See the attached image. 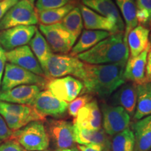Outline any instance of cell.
<instances>
[{
    "mask_svg": "<svg viewBox=\"0 0 151 151\" xmlns=\"http://www.w3.org/2000/svg\"><path fill=\"white\" fill-rule=\"evenodd\" d=\"M127 62L106 65L85 63L84 75L81 79L88 92L100 98H107L126 83L124 76Z\"/></svg>",
    "mask_w": 151,
    "mask_h": 151,
    "instance_id": "1",
    "label": "cell"
},
{
    "mask_svg": "<svg viewBox=\"0 0 151 151\" xmlns=\"http://www.w3.org/2000/svg\"><path fill=\"white\" fill-rule=\"evenodd\" d=\"M76 57L89 65H106L127 62L129 52L127 43L124 41V32H117Z\"/></svg>",
    "mask_w": 151,
    "mask_h": 151,
    "instance_id": "2",
    "label": "cell"
},
{
    "mask_svg": "<svg viewBox=\"0 0 151 151\" xmlns=\"http://www.w3.org/2000/svg\"><path fill=\"white\" fill-rule=\"evenodd\" d=\"M11 139H14L25 150L43 151L50 143L48 132L42 121H32L21 129L13 132Z\"/></svg>",
    "mask_w": 151,
    "mask_h": 151,
    "instance_id": "3",
    "label": "cell"
},
{
    "mask_svg": "<svg viewBox=\"0 0 151 151\" xmlns=\"http://www.w3.org/2000/svg\"><path fill=\"white\" fill-rule=\"evenodd\" d=\"M85 63L76 57L62 54H52L47 62L45 76L58 78L72 76L81 80L84 75Z\"/></svg>",
    "mask_w": 151,
    "mask_h": 151,
    "instance_id": "4",
    "label": "cell"
},
{
    "mask_svg": "<svg viewBox=\"0 0 151 151\" xmlns=\"http://www.w3.org/2000/svg\"><path fill=\"white\" fill-rule=\"evenodd\" d=\"M48 78L37 75L11 63L6 64L0 91H6L22 85H37L42 89L46 86Z\"/></svg>",
    "mask_w": 151,
    "mask_h": 151,
    "instance_id": "5",
    "label": "cell"
},
{
    "mask_svg": "<svg viewBox=\"0 0 151 151\" xmlns=\"http://www.w3.org/2000/svg\"><path fill=\"white\" fill-rule=\"evenodd\" d=\"M39 22L37 11L29 0H19L0 20V30L16 26L35 25Z\"/></svg>",
    "mask_w": 151,
    "mask_h": 151,
    "instance_id": "6",
    "label": "cell"
},
{
    "mask_svg": "<svg viewBox=\"0 0 151 151\" xmlns=\"http://www.w3.org/2000/svg\"><path fill=\"white\" fill-rule=\"evenodd\" d=\"M39 31L48 43L52 52L62 55L69 53L76 41L61 22L50 25L39 24Z\"/></svg>",
    "mask_w": 151,
    "mask_h": 151,
    "instance_id": "7",
    "label": "cell"
},
{
    "mask_svg": "<svg viewBox=\"0 0 151 151\" xmlns=\"http://www.w3.org/2000/svg\"><path fill=\"white\" fill-rule=\"evenodd\" d=\"M46 88L55 97L65 102H71L84 88L79 79L72 76L48 78Z\"/></svg>",
    "mask_w": 151,
    "mask_h": 151,
    "instance_id": "8",
    "label": "cell"
},
{
    "mask_svg": "<svg viewBox=\"0 0 151 151\" xmlns=\"http://www.w3.org/2000/svg\"><path fill=\"white\" fill-rule=\"evenodd\" d=\"M101 109L103 129L108 135L114 136L129 127L131 117L122 107L102 104Z\"/></svg>",
    "mask_w": 151,
    "mask_h": 151,
    "instance_id": "9",
    "label": "cell"
},
{
    "mask_svg": "<svg viewBox=\"0 0 151 151\" xmlns=\"http://www.w3.org/2000/svg\"><path fill=\"white\" fill-rule=\"evenodd\" d=\"M48 134L58 149H71L76 143L73 124L63 120L48 122Z\"/></svg>",
    "mask_w": 151,
    "mask_h": 151,
    "instance_id": "10",
    "label": "cell"
},
{
    "mask_svg": "<svg viewBox=\"0 0 151 151\" xmlns=\"http://www.w3.org/2000/svg\"><path fill=\"white\" fill-rule=\"evenodd\" d=\"M37 27L35 25L16 26L0 32V46L6 51L29 43Z\"/></svg>",
    "mask_w": 151,
    "mask_h": 151,
    "instance_id": "11",
    "label": "cell"
},
{
    "mask_svg": "<svg viewBox=\"0 0 151 151\" xmlns=\"http://www.w3.org/2000/svg\"><path fill=\"white\" fill-rule=\"evenodd\" d=\"M40 116L60 117L67 110L68 103L58 99L49 90L39 92L31 105Z\"/></svg>",
    "mask_w": 151,
    "mask_h": 151,
    "instance_id": "12",
    "label": "cell"
},
{
    "mask_svg": "<svg viewBox=\"0 0 151 151\" xmlns=\"http://www.w3.org/2000/svg\"><path fill=\"white\" fill-rule=\"evenodd\" d=\"M6 57L9 63L19 66L37 75L46 77L39 61L30 47L27 45L6 51Z\"/></svg>",
    "mask_w": 151,
    "mask_h": 151,
    "instance_id": "13",
    "label": "cell"
},
{
    "mask_svg": "<svg viewBox=\"0 0 151 151\" xmlns=\"http://www.w3.org/2000/svg\"><path fill=\"white\" fill-rule=\"evenodd\" d=\"M41 90L37 85H22L6 91H0V101L31 106Z\"/></svg>",
    "mask_w": 151,
    "mask_h": 151,
    "instance_id": "14",
    "label": "cell"
},
{
    "mask_svg": "<svg viewBox=\"0 0 151 151\" xmlns=\"http://www.w3.org/2000/svg\"><path fill=\"white\" fill-rule=\"evenodd\" d=\"M77 127L89 130L101 129V113L95 100H92L78 111L73 121Z\"/></svg>",
    "mask_w": 151,
    "mask_h": 151,
    "instance_id": "15",
    "label": "cell"
},
{
    "mask_svg": "<svg viewBox=\"0 0 151 151\" xmlns=\"http://www.w3.org/2000/svg\"><path fill=\"white\" fill-rule=\"evenodd\" d=\"M150 48L151 47L148 48L136 57H129L126 62L124 72V76L126 81H128L136 85L147 82V55Z\"/></svg>",
    "mask_w": 151,
    "mask_h": 151,
    "instance_id": "16",
    "label": "cell"
},
{
    "mask_svg": "<svg viewBox=\"0 0 151 151\" xmlns=\"http://www.w3.org/2000/svg\"><path fill=\"white\" fill-rule=\"evenodd\" d=\"M83 4L96 13L110 19L116 24L120 32H124V22L113 0H81Z\"/></svg>",
    "mask_w": 151,
    "mask_h": 151,
    "instance_id": "17",
    "label": "cell"
},
{
    "mask_svg": "<svg viewBox=\"0 0 151 151\" xmlns=\"http://www.w3.org/2000/svg\"><path fill=\"white\" fill-rule=\"evenodd\" d=\"M137 85L128 82L121 86L111 97L113 106H121L127 111L130 117H134L137 107Z\"/></svg>",
    "mask_w": 151,
    "mask_h": 151,
    "instance_id": "18",
    "label": "cell"
},
{
    "mask_svg": "<svg viewBox=\"0 0 151 151\" xmlns=\"http://www.w3.org/2000/svg\"><path fill=\"white\" fill-rule=\"evenodd\" d=\"M83 27L88 30H101L115 34L120 32L116 24L110 19L96 13L83 4L80 5Z\"/></svg>",
    "mask_w": 151,
    "mask_h": 151,
    "instance_id": "19",
    "label": "cell"
},
{
    "mask_svg": "<svg viewBox=\"0 0 151 151\" xmlns=\"http://www.w3.org/2000/svg\"><path fill=\"white\" fill-rule=\"evenodd\" d=\"M150 29L141 24H138L129 32L127 37L129 57H136L146 49L151 47L149 42Z\"/></svg>",
    "mask_w": 151,
    "mask_h": 151,
    "instance_id": "20",
    "label": "cell"
},
{
    "mask_svg": "<svg viewBox=\"0 0 151 151\" xmlns=\"http://www.w3.org/2000/svg\"><path fill=\"white\" fill-rule=\"evenodd\" d=\"M134 136V151H149L151 149V116L139 120L132 126Z\"/></svg>",
    "mask_w": 151,
    "mask_h": 151,
    "instance_id": "21",
    "label": "cell"
},
{
    "mask_svg": "<svg viewBox=\"0 0 151 151\" xmlns=\"http://www.w3.org/2000/svg\"><path fill=\"white\" fill-rule=\"evenodd\" d=\"M112 35L111 32L101 30L85 29L81 32L78 42L73 46L70 55L76 57L78 55L90 50L103 39Z\"/></svg>",
    "mask_w": 151,
    "mask_h": 151,
    "instance_id": "22",
    "label": "cell"
},
{
    "mask_svg": "<svg viewBox=\"0 0 151 151\" xmlns=\"http://www.w3.org/2000/svg\"><path fill=\"white\" fill-rule=\"evenodd\" d=\"M73 126L76 142L79 145L97 144L102 146L104 148H111V141L104 129L89 130L77 127L74 124Z\"/></svg>",
    "mask_w": 151,
    "mask_h": 151,
    "instance_id": "23",
    "label": "cell"
},
{
    "mask_svg": "<svg viewBox=\"0 0 151 151\" xmlns=\"http://www.w3.org/2000/svg\"><path fill=\"white\" fill-rule=\"evenodd\" d=\"M137 101L134 120H141L151 116V83L146 82L137 85Z\"/></svg>",
    "mask_w": 151,
    "mask_h": 151,
    "instance_id": "24",
    "label": "cell"
},
{
    "mask_svg": "<svg viewBox=\"0 0 151 151\" xmlns=\"http://www.w3.org/2000/svg\"><path fill=\"white\" fill-rule=\"evenodd\" d=\"M29 44L32 51L39 61L44 73L47 62L53 53L46 39L38 29L32 39L29 41Z\"/></svg>",
    "mask_w": 151,
    "mask_h": 151,
    "instance_id": "25",
    "label": "cell"
},
{
    "mask_svg": "<svg viewBox=\"0 0 151 151\" xmlns=\"http://www.w3.org/2000/svg\"><path fill=\"white\" fill-rule=\"evenodd\" d=\"M118 6L120 14H122L123 20H124V39L127 43L128 34L132 29L139 24L137 19V5L135 0H115Z\"/></svg>",
    "mask_w": 151,
    "mask_h": 151,
    "instance_id": "26",
    "label": "cell"
},
{
    "mask_svg": "<svg viewBox=\"0 0 151 151\" xmlns=\"http://www.w3.org/2000/svg\"><path fill=\"white\" fill-rule=\"evenodd\" d=\"M0 111H4L13 116L31 119L32 121H44L46 118L38 113L32 106L17 104L0 101Z\"/></svg>",
    "mask_w": 151,
    "mask_h": 151,
    "instance_id": "27",
    "label": "cell"
},
{
    "mask_svg": "<svg viewBox=\"0 0 151 151\" xmlns=\"http://www.w3.org/2000/svg\"><path fill=\"white\" fill-rule=\"evenodd\" d=\"M75 7V3L69 4L58 9L44 11H36L40 24L50 25L60 22L63 18Z\"/></svg>",
    "mask_w": 151,
    "mask_h": 151,
    "instance_id": "28",
    "label": "cell"
},
{
    "mask_svg": "<svg viewBox=\"0 0 151 151\" xmlns=\"http://www.w3.org/2000/svg\"><path fill=\"white\" fill-rule=\"evenodd\" d=\"M60 22L76 41L83 27V22L80 8L74 7Z\"/></svg>",
    "mask_w": 151,
    "mask_h": 151,
    "instance_id": "29",
    "label": "cell"
},
{
    "mask_svg": "<svg viewBox=\"0 0 151 151\" xmlns=\"http://www.w3.org/2000/svg\"><path fill=\"white\" fill-rule=\"evenodd\" d=\"M112 151H134V136L129 128L113 136L111 141Z\"/></svg>",
    "mask_w": 151,
    "mask_h": 151,
    "instance_id": "30",
    "label": "cell"
},
{
    "mask_svg": "<svg viewBox=\"0 0 151 151\" xmlns=\"http://www.w3.org/2000/svg\"><path fill=\"white\" fill-rule=\"evenodd\" d=\"M0 115L2 116L9 128L12 132L21 129L30 122H32V120L29 118L13 116L4 111H0Z\"/></svg>",
    "mask_w": 151,
    "mask_h": 151,
    "instance_id": "31",
    "label": "cell"
},
{
    "mask_svg": "<svg viewBox=\"0 0 151 151\" xmlns=\"http://www.w3.org/2000/svg\"><path fill=\"white\" fill-rule=\"evenodd\" d=\"M92 99V97L89 94L80 96V97H76L75 99H73L72 101L68 104L67 110L69 116L75 118L77 116V114L80 109H82L90 101H91Z\"/></svg>",
    "mask_w": 151,
    "mask_h": 151,
    "instance_id": "32",
    "label": "cell"
},
{
    "mask_svg": "<svg viewBox=\"0 0 151 151\" xmlns=\"http://www.w3.org/2000/svg\"><path fill=\"white\" fill-rule=\"evenodd\" d=\"M75 1L76 0H37L36 2V11L60 8L69 4L75 3Z\"/></svg>",
    "mask_w": 151,
    "mask_h": 151,
    "instance_id": "33",
    "label": "cell"
},
{
    "mask_svg": "<svg viewBox=\"0 0 151 151\" xmlns=\"http://www.w3.org/2000/svg\"><path fill=\"white\" fill-rule=\"evenodd\" d=\"M0 151H26L14 139H9L0 144Z\"/></svg>",
    "mask_w": 151,
    "mask_h": 151,
    "instance_id": "34",
    "label": "cell"
},
{
    "mask_svg": "<svg viewBox=\"0 0 151 151\" xmlns=\"http://www.w3.org/2000/svg\"><path fill=\"white\" fill-rule=\"evenodd\" d=\"M13 132L9 129L2 116L0 115V144L11 138Z\"/></svg>",
    "mask_w": 151,
    "mask_h": 151,
    "instance_id": "35",
    "label": "cell"
},
{
    "mask_svg": "<svg viewBox=\"0 0 151 151\" xmlns=\"http://www.w3.org/2000/svg\"><path fill=\"white\" fill-rule=\"evenodd\" d=\"M19 0H1L0 1V20Z\"/></svg>",
    "mask_w": 151,
    "mask_h": 151,
    "instance_id": "36",
    "label": "cell"
},
{
    "mask_svg": "<svg viewBox=\"0 0 151 151\" xmlns=\"http://www.w3.org/2000/svg\"><path fill=\"white\" fill-rule=\"evenodd\" d=\"M137 9L146 11L149 15L151 22V0H135Z\"/></svg>",
    "mask_w": 151,
    "mask_h": 151,
    "instance_id": "37",
    "label": "cell"
},
{
    "mask_svg": "<svg viewBox=\"0 0 151 151\" xmlns=\"http://www.w3.org/2000/svg\"><path fill=\"white\" fill-rule=\"evenodd\" d=\"M6 61V50L0 46V90H1V81H2V77L4 73Z\"/></svg>",
    "mask_w": 151,
    "mask_h": 151,
    "instance_id": "38",
    "label": "cell"
},
{
    "mask_svg": "<svg viewBox=\"0 0 151 151\" xmlns=\"http://www.w3.org/2000/svg\"><path fill=\"white\" fill-rule=\"evenodd\" d=\"M77 148L79 151H102L104 149L102 146L97 144H78L77 146Z\"/></svg>",
    "mask_w": 151,
    "mask_h": 151,
    "instance_id": "39",
    "label": "cell"
},
{
    "mask_svg": "<svg viewBox=\"0 0 151 151\" xmlns=\"http://www.w3.org/2000/svg\"><path fill=\"white\" fill-rule=\"evenodd\" d=\"M146 81L151 83V48L149 50L147 55L146 63Z\"/></svg>",
    "mask_w": 151,
    "mask_h": 151,
    "instance_id": "40",
    "label": "cell"
},
{
    "mask_svg": "<svg viewBox=\"0 0 151 151\" xmlns=\"http://www.w3.org/2000/svg\"><path fill=\"white\" fill-rule=\"evenodd\" d=\"M55 151H73L71 149H57Z\"/></svg>",
    "mask_w": 151,
    "mask_h": 151,
    "instance_id": "41",
    "label": "cell"
},
{
    "mask_svg": "<svg viewBox=\"0 0 151 151\" xmlns=\"http://www.w3.org/2000/svg\"><path fill=\"white\" fill-rule=\"evenodd\" d=\"M150 35H149V42H150V44L151 46V22H150Z\"/></svg>",
    "mask_w": 151,
    "mask_h": 151,
    "instance_id": "42",
    "label": "cell"
},
{
    "mask_svg": "<svg viewBox=\"0 0 151 151\" xmlns=\"http://www.w3.org/2000/svg\"><path fill=\"white\" fill-rule=\"evenodd\" d=\"M102 151H111L110 148H104Z\"/></svg>",
    "mask_w": 151,
    "mask_h": 151,
    "instance_id": "43",
    "label": "cell"
},
{
    "mask_svg": "<svg viewBox=\"0 0 151 151\" xmlns=\"http://www.w3.org/2000/svg\"><path fill=\"white\" fill-rule=\"evenodd\" d=\"M29 1H30V2H32V4H33V2H34V1H35V0H29Z\"/></svg>",
    "mask_w": 151,
    "mask_h": 151,
    "instance_id": "44",
    "label": "cell"
},
{
    "mask_svg": "<svg viewBox=\"0 0 151 151\" xmlns=\"http://www.w3.org/2000/svg\"><path fill=\"white\" fill-rule=\"evenodd\" d=\"M43 151H50V150H48V149H47V150H43Z\"/></svg>",
    "mask_w": 151,
    "mask_h": 151,
    "instance_id": "45",
    "label": "cell"
},
{
    "mask_svg": "<svg viewBox=\"0 0 151 151\" xmlns=\"http://www.w3.org/2000/svg\"><path fill=\"white\" fill-rule=\"evenodd\" d=\"M0 1H1V0H0Z\"/></svg>",
    "mask_w": 151,
    "mask_h": 151,
    "instance_id": "46",
    "label": "cell"
}]
</instances>
